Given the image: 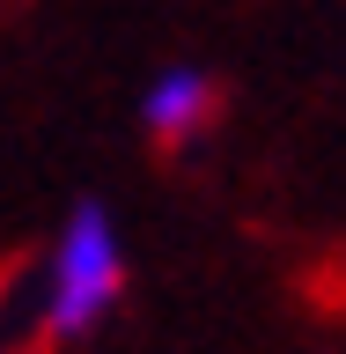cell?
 I'll return each instance as SVG.
<instances>
[{"label": "cell", "instance_id": "cell-2", "mask_svg": "<svg viewBox=\"0 0 346 354\" xmlns=\"http://www.w3.org/2000/svg\"><path fill=\"white\" fill-rule=\"evenodd\" d=\"M140 118H148L155 133H199L206 118H214V82H206V66H162L148 82V96H140Z\"/></svg>", "mask_w": 346, "mask_h": 354}, {"label": "cell", "instance_id": "cell-1", "mask_svg": "<svg viewBox=\"0 0 346 354\" xmlns=\"http://www.w3.org/2000/svg\"><path fill=\"white\" fill-rule=\"evenodd\" d=\"M118 303H126V243H118V221H110L104 199H74V214L59 221V251H52L37 332L52 347H81Z\"/></svg>", "mask_w": 346, "mask_h": 354}]
</instances>
